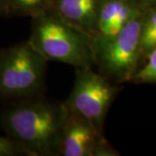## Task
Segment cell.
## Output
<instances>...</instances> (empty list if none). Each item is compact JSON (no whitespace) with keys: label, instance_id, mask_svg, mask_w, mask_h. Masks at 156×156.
I'll return each mask as SVG.
<instances>
[{"label":"cell","instance_id":"8","mask_svg":"<svg viewBox=\"0 0 156 156\" xmlns=\"http://www.w3.org/2000/svg\"><path fill=\"white\" fill-rule=\"evenodd\" d=\"M101 0H56L55 11L68 23L93 37Z\"/></svg>","mask_w":156,"mask_h":156},{"label":"cell","instance_id":"7","mask_svg":"<svg viewBox=\"0 0 156 156\" xmlns=\"http://www.w3.org/2000/svg\"><path fill=\"white\" fill-rule=\"evenodd\" d=\"M144 8L140 0H101L92 43H98L116 35L123 26Z\"/></svg>","mask_w":156,"mask_h":156},{"label":"cell","instance_id":"4","mask_svg":"<svg viewBox=\"0 0 156 156\" xmlns=\"http://www.w3.org/2000/svg\"><path fill=\"white\" fill-rule=\"evenodd\" d=\"M145 8L110 38L93 44L97 71L113 83L132 80L140 59V36Z\"/></svg>","mask_w":156,"mask_h":156},{"label":"cell","instance_id":"2","mask_svg":"<svg viewBox=\"0 0 156 156\" xmlns=\"http://www.w3.org/2000/svg\"><path fill=\"white\" fill-rule=\"evenodd\" d=\"M31 20L29 41L48 61L60 62L76 69L95 68V52L89 34L62 19L53 10Z\"/></svg>","mask_w":156,"mask_h":156},{"label":"cell","instance_id":"11","mask_svg":"<svg viewBox=\"0 0 156 156\" xmlns=\"http://www.w3.org/2000/svg\"><path fill=\"white\" fill-rule=\"evenodd\" d=\"M132 80L139 83H156V47L148 52L146 63L137 69Z\"/></svg>","mask_w":156,"mask_h":156},{"label":"cell","instance_id":"9","mask_svg":"<svg viewBox=\"0 0 156 156\" xmlns=\"http://www.w3.org/2000/svg\"><path fill=\"white\" fill-rule=\"evenodd\" d=\"M56 0H9L10 15L33 17L53 9Z\"/></svg>","mask_w":156,"mask_h":156},{"label":"cell","instance_id":"3","mask_svg":"<svg viewBox=\"0 0 156 156\" xmlns=\"http://www.w3.org/2000/svg\"><path fill=\"white\" fill-rule=\"evenodd\" d=\"M48 62L29 40L0 50V101L42 95Z\"/></svg>","mask_w":156,"mask_h":156},{"label":"cell","instance_id":"6","mask_svg":"<svg viewBox=\"0 0 156 156\" xmlns=\"http://www.w3.org/2000/svg\"><path fill=\"white\" fill-rule=\"evenodd\" d=\"M117 152L103 132L76 113H69L62 138L60 156H113Z\"/></svg>","mask_w":156,"mask_h":156},{"label":"cell","instance_id":"14","mask_svg":"<svg viewBox=\"0 0 156 156\" xmlns=\"http://www.w3.org/2000/svg\"><path fill=\"white\" fill-rule=\"evenodd\" d=\"M140 1L145 9L156 7V0H140Z\"/></svg>","mask_w":156,"mask_h":156},{"label":"cell","instance_id":"5","mask_svg":"<svg viewBox=\"0 0 156 156\" xmlns=\"http://www.w3.org/2000/svg\"><path fill=\"white\" fill-rule=\"evenodd\" d=\"M95 68L76 69L72 89L65 105L103 132L107 114L116 95V87Z\"/></svg>","mask_w":156,"mask_h":156},{"label":"cell","instance_id":"13","mask_svg":"<svg viewBox=\"0 0 156 156\" xmlns=\"http://www.w3.org/2000/svg\"><path fill=\"white\" fill-rule=\"evenodd\" d=\"M10 15L9 0H0V16Z\"/></svg>","mask_w":156,"mask_h":156},{"label":"cell","instance_id":"12","mask_svg":"<svg viewBox=\"0 0 156 156\" xmlns=\"http://www.w3.org/2000/svg\"><path fill=\"white\" fill-rule=\"evenodd\" d=\"M0 156H28L16 140L8 136H0Z\"/></svg>","mask_w":156,"mask_h":156},{"label":"cell","instance_id":"1","mask_svg":"<svg viewBox=\"0 0 156 156\" xmlns=\"http://www.w3.org/2000/svg\"><path fill=\"white\" fill-rule=\"evenodd\" d=\"M69 113L64 101L42 95L12 101L0 108V128L28 156H60Z\"/></svg>","mask_w":156,"mask_h":156},{"label":"cell","instance_id":"10","mask_svg":"<svg viewBox=\"0 0 156 156\" xmlns=\"http://www.w3.org/2000/svg\"><path fill=\"white\" fill-rule=\"evenodd\" d=\"M154 47H156V7H152L147 8L144 11L140 36V57L147 56Z\"/></svg>","mask_w":156,"mask_h":156}]
</instances>
